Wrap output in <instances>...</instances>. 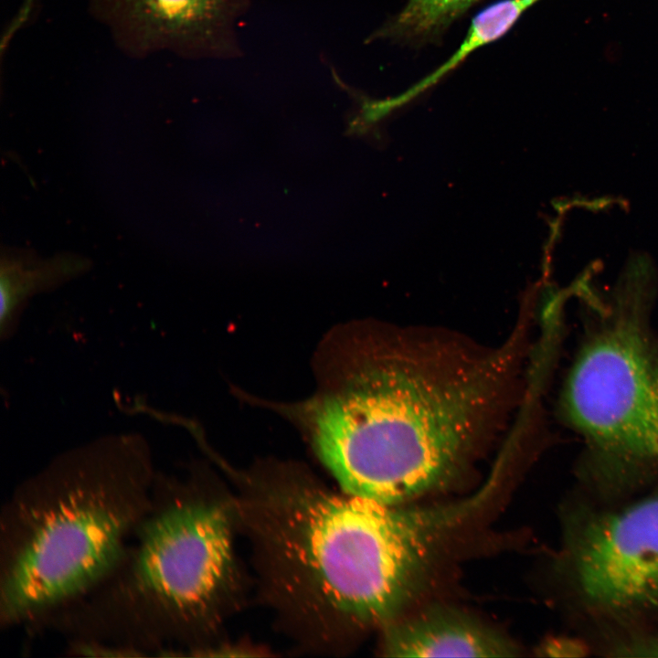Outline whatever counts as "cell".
<instances>
[{
	"label": "cell",
	"instance_id": "cell-1",
	"mask_svg": "<svg viewBox=\"0 0 658 658\" xmlns=\"http://www.w3.org/2000/svg\"><path fill=\"white\" fill-rule=\"evenodd\" d=\"M517 345L511 339L477 355L350 324L320 345L314 394L271 406L304 434L344 493L398 504L461 471L504 398Z\"/></svg>",
	"mask_w": 658,
	"mask_h": 658
},
{
	"label": "cell",
	"instance_id": "cell-2",
	"mask_svg": "<svg viewBox=\"0 0 658 658\" xmlns=\"http://www.w3.org/2000/svg\"><path fill=\"white\" fill-rule=\"evenodd\" d=\"M157 470L138 433L70 448L19 483L0 515V628H36L118 566Z\"/></svg>",
	"mask_w": 658,
	"mask_h": 658
},
{
	"label": "cell",
	"instance_id": "cell-3",
	"mask_svg": "<svg viewBox=\"0 0 658 658\" xmlns=\"http://www.w3.org/2000/svg\"><path fill=\"white\" fill-rule=\"evenodd\" d=\"M261 483L257 528L281 588L310 614L367 624L409 599L446 536L465 519L460 502L399 508L329 492L290 469Z\"/></svg>",
	"mask_w": 658,
	"mask_h": 658
},
{
	"label": "cell",
	"instance_id": "cell-4",
	"mask_svg": "<svg viewBox=\"0 0 658 658\" xmlns=\"http://www.w3.org/2000/svg\"><path fill=\"white\" fill-rule=\"evenodd\" d=\"M198 471H157L149 507L114 570L50 620L68 642L172 656L207 631L233 566L227 505Z\"/></svg>",
	"mask_w": 658,
	"mask_h": 658
},
{
	"label": "cell",
	"instance_id": "cell-5",
	"mask_svg": "<svg viewBox=\"0 0 658 658\" xmlns=\"http://www.w3.org/2000/svg\"><path fill=\"white\" fill-rule=\"evenodd\" d=\"M563 404L600 458L612 465L658 463V352L639 314L621 310L588 340Z\"/></svg>",
	"mask_w": 658,
	"mask_h": 658
},
{
	"label": "cell",
	"instance_id": "cell-6",
	"mask_svg": "<svg viewBox=\"0 0 658 658\" xmlns=\"http://www.w3.org/2000/svg\"><path fill=\"white\" fill-rule=\"evenodd\" d=\"M573 549L588 603L611 612L658 607V492L591 518Z\"/></svg>",
	"mask_w": 658,
	"mask_h": 658
},
{
	"label": "cell",
	"instance_id": "cell-7",
	"mask_svg": "<svg viewBox=\"0 0 658 658\" xmlns=\"http://www.w3.org/2000/svg\"><path fill=\"white\" fill-rule=\"evenodd\" d=\"M243 0H92L95 15L132 54L233 51L231 26Z\"/></svg>",
	"mask_w": 658,
	"mask_h": 658
},
{
	"label": "cell",
	"instance_id": "cell-8",
	"mask_svg": "<svg viewBox=\"0 0 658 658\" xmlns=\"http://www.w3.org/2000/svg\"><path fill=\"white\" fill-rule=\"evenodd\" d=\"M386 655L395 657H510L517 647L472 618L444 608L430 609L390 625Z\"/></svg>",
	"mask_w": 658,
	"mask_h": 658
},
{
	"label": "cell",
	"instance_id": "cell-9",
	"mask_svg": "<svg viewBox=\"0 0 658 658\" xmlns=\"http://www.w3.org/2000/svg\"><path fill=\"white\" fill-rule=\"evenodd\" d=\"M0 334L14 332L25 303L34 295L53 290L87 272L89 258L71 252L41 257L25 249L4 248L0 260Z\"/></svg>",
	"mask_w": 658,
	"mask_h": 658
},
{
	"label": "cell",
	"instance_id": "cell-10",
	"mask_svg": "<svg viewBox=\"0 0 658 658\" xmlns=\"http://www.w3.org/2000/svg\"><path fill=\"white\" fill-rule=\"evenodd\" d=\"M539 0H500L481 10L472 20L468 33L455 52L440 67L402 95L388 101L391 107L407 101L438 83L478 48L504 36L525 11Z\"/></svg>",
	"mask_w": 658,
	"mask_h": 658
},
{
	"label": "cell",
	"instance_id": "cell-11",
	"mask_svg": "<svg viewBox=\"0 0 658 658\" xmlns=\"http://www.w3.org/2000/svg\"><path fill=\"white\" fill-rule=\"evenodd\" d=\"M478 0H408L375 37L424 42L441 34Z\"/></svg>",
	"mask_w": 658,
	"mask_h": 658
},
{
	"label": "cell",
	"instance_id": "cell-12",
	"mask_svg": "<svg viewBox=\"0 0 658 658\" xmlns=\"http://www.w3.org/2000/svg\"><path fill=\"white\" fill-rule=\"evenodd\" d=\"M539 651L546 656L553 657H582L587 654L585 643L573 638L560 637L547 640Z\"/></svg>",
	"mask_w": 658,
	"mask_h": 658
},
{
	"label": "cell",
	"instance_id": "cell-13",
	"mask_svg": "<svg viewBox=\"0 0 658 658\" xmlns=\"http://www.w3.org/2000/svg\"><path fill=\"white\" fill-rule=\"evenodd\" d=\"M621 656H658V637H642L627 640L615 648Z\"/></svg>",
	"mask_w": 658,
	"mask_h": 658
}]
</instances>
